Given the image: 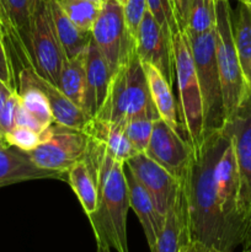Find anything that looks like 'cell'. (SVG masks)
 Instances as JSON below:
<instances>
[{
    "label": "cell",
    "instance_id": "obj_6",
    "mask_svg": "<svg viewBox=\"0 0 251 252\" xmlns=\"http://www.w3.org/2000/svg\"><path fill=\"white\" fill-rule=\"evenodd\" d=\"M230 0H217L216 52L223 93L225 122L244 100L248 84L244 78L233 36Z\"/></svg>",
    "mask_w": 251,
    "mask_h": 252
},
{
    "label": "cell",
    "instance_id": "obj_12",
    "mask_svg": "<svg viewBox=\"0 0 251 252\" xmlns=\"http://www.w3.org/2000/svg\"><path fill=\"white\" fill-rule=\"evenodd\" d=\"M135 52L143 63L152 64L165 76L169 84H175L172 37L147 10L135 33Z\"/></svg>",
    "mask_w": 251,
    "mask_h": 252
},
{
    "label": "cell",
    "instance_id": "obj_5",
    "mask_svg": "<svg viewBox=\"0 0 251 252\" xmlns=\"http://www.w3.org/2000/svg\"><path fill=\"white\" fill-rule=\"evenodd\" d=\"M186 34L201 89L204 129L206 133L221 129L225 125V113L217 63L216 29L207 33Z\"/></svg>",
    "mask_w": 251,
    "mask_h": 252
},
{
    "label": "cell",
    "instance_id": "obj_24",
    "mask_svg": "<svg viewBox=\"0 0 251 252\" xmlns=\"http://www.w3.org/2000/svg\"><path fill=\"white\" fill-rule=\"evenodd\" d=\"M233 36L248 88H251V5L238 1L231 12Z\"/></svg>",
    "mask_w": 251,
    "mask_h": 252
},
{
    "label": "cell",
    "instance_id": "obj_32",
    "mask_svg": "<svg viewBox=\"0 0 251 252\" xmlns=\"http://www.w3.org/2000/svg\"><path fill=\"white\" fill-rule=\"evenodd\" d=\"M148 10L153 14L157 22L162 26V29L174 37L177 32H180L176 17H175L174 9L170 0H147Z\"/></svg>",
    "mask_w": 251,
    "mask_h": 252
},
{
    "label": "cell",
    "instance_id": "obj_7",
    "mask_svg": "<svg viewBox=\"0 0 251 252\" xmlns=\"http://www.w3.org/2000/svg\"><path fill=\"white\" fill-rule=\"evenodd\" d=\"M224 126L230 133L238 166V216L243 248L251 238V88Z\"/></svg>",
    "mask_w": 251,
    "mask_h": 252
},
{
    "label": "cell",
    "instance_id": "obj_40",
    "mask_svg": "<svg viewBox=\"0 0 251 252\" xmlns=\"http://www.w3.org/2000/svg\"><path fill=\"white\" fill-rule=\"evenodd\" d=\"M96 244H97V250H96V252H111V248L105 241L96 240Z\"/></svg>",
    "mask_w": 251,
    "mask_h": 252
},
{
    "label": "cell",
    "instance_id": "obj_20",
    "mask_svg": "<svg viewBox=\"0 0 251 252\" xmlns=\"http://www.w3.org/2000/svg\"><path fill=\"white\" fill-rule=\"evenodd\" d=\"M191 239L182 187L179 196L167 211L165 223L152 252H179L181 246Z\"/></svg>",
    "mask_w": 251,
    "mask_h": 252
},
{
    "label": "cell",
    "instance_id": "obj_14",
    "mask_svg": "<svg viewBox=\"0 0 251 252\" xmlns=\"http://www.w3.org/2000/svg\"><path fill=\"white\" fill-rule=\"evenodd\" d=\"M128 171L145 189L160 214L166 217L167 211L179 196L181 182L145 153H138L126 161Z\"/></svg>",
    "mask_w": 251,
    "mask_h": 252
},
{
    "label": "cell",
    "instance_id": "obj_43",
    "mask_svg": "<svg viewBox=\"0 0 251 252\" xmlns=\"http://www.w3.org/2000/svg\"><path fill=\"white\" fill-rule=\"evenodd\" d=\"M0 148H9L6 142H5V138L1 135V133H0Z\"/></svg>",
    "mask_w": 251,
    "mask_h": 252
},
{
    "label": "cell",
    "instance_id": "obj_15",
    "mask_svg": "<svg viewBox=\"0 0 251 252\" xmlns=\"http://www.w3.org/2000/svg\"><path fill=\"white\" fill-rule=\"evenodd\" d=\"M31 22L29 0H0V30L5 42L9 39L22 68H32Z\"/></svg>",
    "mask_w": 251,
    "mask_h": 252
},
{
    "label": "cell",
    "instance_id": "obj_19",
    "mask_svg": "<svg viewBox=\"0 0 251 252\" xmlns=\"http://www.w3.org/2000/svg\"><path fill=\"white\" fill-rule=\"evenodd\" d=\"M126 176H127L128 189H129V206L137 214L144 230L150 251H153L157 236L164 226L165 217L159 213L152 197L145 191L144 187L133 177V175L128 171Z\"/></svg>",
    "mask_w": 251,
    "mask_h": 252
},
{
    "label": "cell",
    "instance_id": "obj_1",
    "mask_svg": "<svg viewBox=\"0 0 251 252\" xmlns=\"http://www.w3.org/2000/svg\"><path fill=\"white\" fill-rule=\"evenodd\" d=\"M229 142L230 134L225 126L206 133L201 147L193 149V158L181 181L191 239L223 252L233 250L219 206L216 169Z\"/></svg>",
    "mask_w": 251,
    "mask_h": 252
},
{
    "label": "cell",
    "instance_id": "obj_45",
    "mask_svg": "<svg viewBox=\"0 0 251 252\" xmlns=\"http://www.w3.org/2000/svg\"><path fill=\"white\" fill-rule=\"evenodd\" d=\"M246 2H248V4H250V5H251V0H246Z\"/></svg>",
    "mask_w": 251,
    "mask_h": 252
},
{
    "label": "cell",
    "instance_id": "obj_38",
    "mask_svg": "<svg viewBox=\"0 0 251 252\" xmlns=\"http://www.w3.org/2000/svg\"><path fill=\"white\" fill-rule=\"evenodd\" d=\"M179 252H223L219 249L214 248V246L204 244L199 240H194V239H189L187 240L184 245L181 246Z\"/></svg>",
    "mask_w": 251,
    "mask_h": 252
},
{
    "label": "cell",
    "instance_id": "obj_21",
    "mask_svg": "<svg viewBox=\"0 0 251 252\" xmlns=\"http://www.w3.org/2000/svg\"><path fill=\"white\" fill-rule=\"evenodd\" d=\"M84 132L91 139L100 142L106 147L115 159L125 162L138 154L126 135L123 127L117 123L106 122L98 118H90L84 127Z\"/></svg>",
    "mask_w": 251,
    "mask_h": 252
},
{
    "label": "cell",
    "instance_id": "obj_13",
    "mask_svg": "<svg viewBox=\"0 0 251 252\" xmlns=\"http://www.w3.org/2000/svg\"><path fill=\"white\" fill-rule=\"evenodd\" d=\"M216 184L221 216H223L226 231H228L231 250L234 251L240 246V223H239L238 216V166H236L235 152H234L231 137L230 142L224 149L217 164Z\"/></svg>",
    "mask_w": 251,
    "mask_h": 252
},
{
    "label": "cell",
    "instance_id": "obj_8",
    "mask_svg": "<svg viewBox=\"0 0 251 252\" xmlns=\"http://www.w3.org/2000/svg\"><path fill=\"white\" fill-rule=\"evenodd\" d=\"M91 38L110 65L112 75L135 49L125 17L123 4L108 0L101 4L100 12L91 30Z\"/></svg>",
    "mask_w": 251,
    "mask_h": 252
},
{
    "label": "cell",
    "instance_id": "obj_29",
    "mask_svg": "<svg viewBox=\"0 0 251 252\" xmlns=\"http://www.w3.org/2000/svg\"><path fill=\"white\" fill-rule=\"evenodd\" d=\"M59 4L79 30L91 33L100 12L101 4L89 0H59Z\"/></svg>",
    "mask_w": 251,
    "mask_h": 252
},
{
    "label": "cell",
    "instance_id": "obj_4",
    "mask_svg": "<svg viewBox=\"0 0 251 252\" xmlns=\"http://www.w3.org/2000/svg\"><path fill=\"white\" fill-rule=\"evenodd\" d=\"M175 66V85L179 91V116L186 139L193 149L201 147L206 135L203 103L196 68L189 49L188 38L184 31L172 37Z\"/></svg>",
    "mask_w": 251,
    "mask_h": 252
},
{
    "label": "cell",
    "instance_id": "obj_23",
    "mask_svg": "<svg viewBox=\"0 0 251 252\" xmlns=\"http://www.w3.org/2000/svg\"><path fill=\"white\" fill-rule=\"evenodd\" d=\"M59 42L66 59L84 53L91 39V33L79 30L64 12L59 0H46Z\"/></svg>",
    "mask_w": 251,
    "mask_h": 252
},
{
    "label": "cell",
    "instance_id": "obj_22",
    "mask_svg": "<svg viewBox=\"0 0 251 252\" xmlns=\"http://www.w3.org/2000/svg\"><path fill=\"white\" fill-rule=\"evenodd\" d=\"M143 68H144L145 76H147L150 97H152L153 103H154L155 108H157V115L170 127L180 132L181 125L177 121V117H179V105H177L176 100H175L174 93H172V86L165 79V76L155 66H153L152 64L143 63Z\"/></svg>",
    "mask_w": 251,
    "mask_h": 252
},
{
    "label": "cell",
    "instance_id": "obj_25",
    "mask_svg": "<svg viewBox=\"0 0 251 252\" xmlns=\"http://www.w3.org/2000/svg\"><path fill=\"white\" fill-rule=\"evenodd\" d=\"M68 182L80 201L81 207L88 217L93 216L97 209V186L91 166L88 160H79L68 172Z\"/></svg>",
    "mask_w": 251,
    "mask_h": 252
},
{
    "label": "cell",
    "instance_id": "obj_18",
    "mask_svg": "<svg viewBox=\"0 0 251 252\" xmlns=\"http://www.w3.org/2000/svg\"><path fill=\"white\" fill-rule=\"evenodd\" d=\"M68 180V175L36 166L27 153L14 147L0 148V187L32 180Z\"/></svg>",
    "mask_w": 251,
    "mask_h": 252
},
{
    "label": "cell",
    "instance_id": "obj_16",
    "mask_svg": "<svg viewBox=\"0 0 251 252\" xmlns=\"http://www.w3.org/2000/svg\"><path fill=\"white\" fill-rule=\"evenodd\" d=\"M19 81H25L38 88L44 94L48 100L54 123L73 128V129L83 130L90 118L86 116L83 108L78 107L71 102L58 86L49 83L48 80L39 75L33 68H22L19 73Z\"/></svg>",
    "mask_w": 251,
    "mask_h": 252
},
{
    "label": "cell",
    "instance_id": "obj_42",
    "mask_svg": "<svg viewBox=\"0 0 251 252\" xmlns=\"http://www.w3.org/2000/svg\"><path fill=\"white\" fill-rule=\"evenodd\" d=\"M240 252H251V238H250V240L248 241V244H246L245 246H243V248H241Z\"/></svg>",
    "mask_w": 251,
    "mask_h": 252
},
{
    "label": "cell",
    "instance_id": "obj_11",
    "mask_svg": "<svg viewBox=\"0 0 251 252\" xmlns=\"http://www.w3.org/2000/svg\"><path fill=\"white\" fill-rule=\"evenodd\" d=\"M193 148L181 133L161 118L154 121L152 137L145 154L164 167L180 182L184 180L193 158Z\"/></svg>",
    "mask_w": 251,
    "mask_h": 252
},
{
    "label": "cell",
    "instance_id": "obj_34",
    "mask_svg": "<svg viewBox=\"0 0 251 252\" xmlns=\"http://www.w3.org/2000/svg\"><path fill=\"white\" fill-rule=\"evenodd\" d=\"M20 106V95L17 90L12 93L0 112V133L2 137L16 126V112Z\"/></svg>",
    "mask_w": 251,
    "mask_h": 252
},
{
    "label": "cell",
    "instance_id": "obj_27",
    "mask_svg": "<svg viewBox=\"0 0 251 252\" xmlns=\"http://www.w3.org/2000/svg\"><path fill=\"white\" fill-rule=\"evenodd\" d=\"M17 93L20 95L21 105L43 126L44 128L49 127L54 122L48 100L44 94L34 85L25 81H19Z\"/></svg>",
    "mask_w": 251,
    "mask_h": 252
},
{
    "label": "cell",
    "instance_id": "obj_39",
    "mask_svg": "<svg viewBox=\"0 0 251 252\" xmlns=\"http://www.w3.org/2000/svg\"><path fill=\"white\" fill-rule=\"evenodd\" d=\"M15 90H17V89L11 88V86L6 85L5 83L0 81V112H1L2 107H4L6 101L9 100V97L12 95V93Z\"/></svg>",
    "mask_w": 251,
    "mask_h": 252
},
{
    "label": "cell",
    "instance_id": "obj_44",
    "mask_svg": "<svg viewBox=\"0 0 251 252\" xmlns=\"http://www.w3.org/2000/svg\"><path fill=\"white\" fill-rule=\"evenodd\" d=\"M89 1L96 2V4H102V2H101V0H89Z\"/></svg>",
    "mask_w": 251,
    "mask_h": 252
},
{
    "label": "cell",
    "instance_id": "obj_36",
    "mask_svg": "<svg viewBox=\"0 0 251 252\" xmlns=\"http://www.w3.org/2000/svg\"><path fill=\"white\" fill-rule=\"evenodd\" d=\"M16 126H20V127L29 128V129L34 130V132H43L46 128L21 105V101H20V106L17 108L16 112Z\"/></svg>",
    "mask_w": 251,
    "mask_h": 252
},
{
    "label": "cell",
    "instance_id": "obj_28",
    "mask_svg": "<svg viewBox=\"0 0 251 252\" xmlns=\"http://www.w3.org/2000/svg\"><path fill=\"white\" fill-rule=\"evenodd\" d=\"M217 0H192L184 31L191 34L207 33L216 29Z\"/></svg>",
    "mask_w": 251,
    "mask_h": 252
},
{
    "label": "cell",
    "instance_id": "obj_30",
    "mask_svg": "<svg viewBox=\"0 0 251 252\" xmlns=\"http://www.w3.org/2000/svg\"><path fill=\"white\" fill-rule=\"evenodd\" d=\"M155 120L157 118L142 116V117L132 118L122 126L128 140L137 153H145L147 150Z\"/></svg>",
    "mask_w": 251,
    "mask_h": 252
},
{
    "label": "cell",
    "instance_id": "obj_9",
    "mask_svg": "<svg viewBox=\"0 0 251 252\" xmlns=\"http://www.w3.org/2000/svg\"><path fill=\"white\" fill-rule=\"evenodd\" d=\"M49 137L27 155L41 169L66 174L74 164L85 158L90 137L84 130L54 122L49 126Z\"/></svg>",
    "mask_w": 251,
    "mask_h": 252
},
{
    "label": "cell",
    "instance_id": "obj_46",
    "mask_svg": "<svg viewBox=\"0 0 251 252\" xmlns=\"http://www.w3.org/2000/svg\"><path fill=\"white\" fill-rule=\"evenodd\" d=\"M236 1H244V2H246V0H236Z\"/></svg>",
    "mask_w": 251,
    "mask_h": 252
},
{
    "label": "cell",
    "instance_id": "obj_3",
    "mask_svg": "<svg viewBox=\"0 0 251 252\" xmlns=\"http://www.w3.org/2000/svg\"><path fill=\"white\" fill-rule=\"evenodd\" d=\"M142 116L160 118L150 97L143 63L134 49L113 73L107 96L95 118L123 126Z\"/></svg>",
    "mask_w": 251,
    "mask_h": 252
},
{
    "label": "cell",
    "instance_id": "obj_33",
    "mask_svg": "<svg viewBox=\"0 0 251 252\" xmlns=\"http://www.w3.org/2000/svg\"><path fill=\"white\" fill-rule=\"evenodd\" d=\"M125 17L127 22V27L129 30L133 38H135L138 26L148 10L147 0H125Z\"/></svg>",
    "mask_w": 251,
    "mask_h": 252
},
{
    "label": "cell",
    "instance_id": "obj_35",
    "mask_svg": "<svg viewBox=\"0 0 251 252\" xmlns=\"http://www.w3.org/2000/svg\"><path fill=\"white\" fill-rule=\"evenodd\" d=\"M0 81L16 89V86L14 85L11 61H10V56L7 53L6 42H5V37L1 30H0Z\"/></svg>",
    "mask_w": 251,
    "mask_h": 252
},
{
    "label": "cell",
    "instance_id": "obj_41",
    "mask_svg": "<svg viewBox=\"0 0 251 252\" xmlns=\"http://www.w3.org/2000/svg\"><path fill=\"white\" fill-rule=\"evenodd\" d=\"M42 0H29V4H30V10H31V15L36 11L37 6L41 4Z\"/></svg>",
    "mask_w": 251,
    "mask_h": 252
},
{
    "label": "cell",
    "instance_id": "obj_37",
    "mask_svg": "<svg viewBox=\"0 0 251 252\" xmlns=\"http://www.w3.org/2000/svg\"><path fill=\"white\" fill-rule=\"evenodd\" d=\"M174 9L175 17H176L177 25H179L180 30L184 31L185 26H186L187 15H188L189 6H191L192 0H170Z\"/></svg>",
    "mask_w": 251,
    "mask_h": 252
},
{
    "label": "cell",
    "instance_id": "obj_31",
    "mask_svg": "<svg viewBox=\"0 0 251 252\" xmlns=\"http://www.w3.org/2000/svg\"><path fill=\"white\" fill-rule=\"evenodd\" d=\"M51 129L47 127L43 132L38 133L29 128L15 126L7 134H5V142L7 147H14L21 152L30 153L36 149L43 140L49 137Z\"/></svg>",
    "mask_w": 251,
    "mask_h": 252
},
{
    "label": "cell",
    "instance_id": "obj_2",
    "mask_svg": "<svg viewBox=\"0 0 251 252\" xmlns=\"http://www.w3.org/2000/svg\"><path fill=\"white\" fill-rule=\"evenodd\" d=\"M85 159L97 186V209L88 217L95 239L105 241L117 252H129L127 214L130 206L125 162L115 159L105 145L91 138Z\"/></svg>",
    "mask_w": 251,
    "mask_h": 252
},
{
    "label": "cell",
    "instance_id": "obj_26",
    "mask_svg": "<svg viewBox=\"0 0 251 252\" xmlns=\"http://www.w3.org/2000/svg\"><path fill=\"white\" fill-rule=\"evenodd\" d=\"M85 52L64 62L58 83L59 90L80 108L84 107L86 93Z\"/></svg>",
    "mask_w": 251,
    "mask_h": 252
},
{
    "label": "cell",
    "instance_id": "obj_10",
    "mask_svg": "<svg viewBox=\"0 0 251 252\" xmlns=\"http://www.w3.org/2000/svg\"><path fill=\"white\" fill-rule=\"evenodd\" d=\"M31 59L32 68L49 83L58 86L66 57L54 30L46 0H42L32 14Z\"/></svg>",
    "mask_w": 251,
    "mask_h": 252
},
{
    "label": "cell",
    "instance_id": "obj_17",
    "mask_svg": "<svg viewBox=\"0 0 251 252\" xmlns=\"http://www.w3.org/2000/svg\"><path fill=\"white\" fill-rule=\"evenodd\" d=\"M85 66L86 93L83 111L89 118H93L102 106L112 79L110 65L98 51L93 38L89 42L85 52Z\"/></svg>",
    "mask_w": 251,
    "mask_h": 252
}]
</instances>
